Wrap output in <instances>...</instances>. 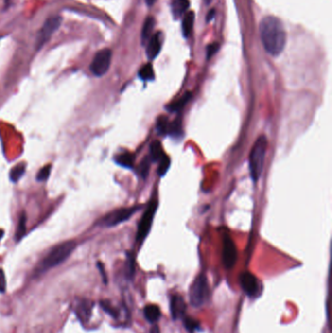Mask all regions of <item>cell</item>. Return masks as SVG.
Segmentation results:
<instances>
[{
  "label": "cell",
  "instance_id": "cell-8",
  "mask_svg": "<svg viewBox=\"0 0 332 333\" xmlns=\"http://www.w3.org/2000/svg\"><path fill=\"white\" fill-rule=\"evenodd\" d=\"M240 283L245 293L250 298H256L261 293V285L257 278L249 272H244L240 276Z\"/></svg>",
  "mask_w": 332,
  "mask_h": 333
},
{
  "label": "cell",
  "instance_id": "cell-35",
  "mask_svg": "<svg viewBox=\"0 0 332 333\" xmlns=\"http://www.w3.org/2000/svg\"><path fill=\"white\" fill-rule=\"evenodd\" d=\"M213 16H214V10H210L207 16V22H210L213 18Z\"/></svg>",
  "mask_w": 332,
  "mask_h": 333
},
{
  "label": "cell",
  "instance_id": "cell-17",
  "mask_svg": "<svg viewBox=\"0 0 332 333\" xmlns=\"http://www.w3.org/2000/svg\"><path fill=\"white\" fill-rule=\"evenodd\" d=\"M194 20H195V15L193 12H188L182 21V34L183 36L188 37L192 32L193 26H194Z\"/></svg>",
  "mask_w": 332,
  "mask_h": 333
},
{
  "label": "cell",
  "instance_id": "cell-5",
  "mask_svg": "<svg viewBox=\"0 0 332 333\" xmlns=\"http://www.w3.org/2000/svg\"><path fill=\"white\" fill-rule=\"evenodd\" d=\"M111 57H112V52L109 49H103L99 51L96 54L90 66V70L92 73L96 76L105 75L109 70V67L111 64Z\"/></svg>",
  "mask_w": 332,
  "mask_h": 333
},
{
  "label": "cell",
  "instance_id": "cell-21",
  "mask_svg": "<svg viewBox=\"0 0 332 333\" xmlns=\"http://www.w3.org/2000/svg\"><path fill=\"white\" fill-rule=\"evenodd\" d=\"M139 75L144 81H149V80L154 79V70H153L152 66L150 64L144 65L140 69V70L139 72Z\"/></svg>",
  "mask_w": 332,
  "mask_h": 333
},
{
  "label": "cell",
  "instance_id": "cell-32",
  "mask_svg": "<svg viewBox=\"0 0 332 333\" xmlns=\"http://www.w3.org/2000/svg\"><path fill=\"white\" fill-rule=\"evenodd\" d=\"M127 267H128V270H127V274L128 276L131 278L133 275H134V272H135V265H134V259L132 257V255H129L128 256V262H127Z\"/></svg>",
  "mask_w": 332,
  "mask_h": 333
},
{
  "label": "cell",
  "instance_id": "cell-29",
  "mask_svg": "<svg viewBox=\"0 0 332 333\" xmlns=\"http://www.w3.org/2000/svg\"><path fill=\"white\" fill-rule=\"evenodd\" d=\"M168 119L164 116H162L159 120H158V124H157V129L159 131L160 134H166L167 133V129H168Z\"/></svg>",
  "mask_w": 332,
  "mask_h": 333
},
{
  "label": "cell",
  "instance_id": "cell-9",
  "mask_svg": "<svg viewBox=\"0 0 332 333\" xmlns=\"http://www.w3.org/2000/svg\"><path fill=\"white\" fill-rule=\"evenodd\" d=\"M62 24V18L60 16H56V17H51L49 18L44 26L42 27L40 33H39V36L37 38V47L41 48L42 45L54 35L55 32H57V30L60 28Z\"/></svg>",
  "mask_w": 332,
  "mask_h": 333
},
{
  "label": "cell",
  "instance_id": "cell-11",
  "mask_svg": "<svg viewBox=\"0 0 332 333\" xmlns=\"http://www.w3.org/2000/svg\"><path fill=\"white\" fill-rule=\"evenodd\" d=\"M170 309H171V314L174 319L183 318L185 315V311H186V303L180 295L175 294L172 296L171 298Z\"/></svg>",
  "mask_w": 332,
  "mask_h": 333
},
{
  "label": "cell",
  "instance_id": "cell-30",
  "mask_svg": "<svg viewBox=\"0 0 332 333\" xmlns=\"http://www.w3.org/2000/svg\"><path fill=\"white\" fill-rule=\"evenodd\" d=\"M219 49V44L218 43H212L208 46L207 48V59H210Z\"/></svg>",
  "mask_w": 332,
  "mask_h": 333
},
{
  "label": "cell",
  "instance_id": "cell-28",
  "mask_svg": "<svg viewBox=\"0 0 332 333\" xmlns=\"http://www.w3.org/2000/svg\"><path fill=\"white\" fill-rule=\"evenodd\" d=\"M51 170H52V167L51 165H46L44 168H42L38 174H37V180L38 181H45L48 179V177L50 176V174H51Z\"/></svg>",
  "mask_w": 332,
  "mask_h": 333
},
{
  "label": "cell",
  "instance_id": "cell-2",
  "mask_svg": "<svg viewBox=\"0 0 332 333\" xmlns=\"http://www.w3.org/2000/svg\"><path fill=\"white\" fill-rule=\"evenodd\" d=\"M75 246L76 243L74 241H68L55 246L39 263L36 269V273H44L47 270H50L66 261L69 258V256L72 253Z\"/></svg>",
  "mask_w": 332,
  "mask_h": 333
},
{
  "label": "cell",
  "instance_id": "cell-25",
  "mask_svg": "<svg viewBox=\"0 0 332 333\" xmlns=\"http://www.w3.org/2000/svg\"><path fill=\"white\" fill-rule=\"evenodd\" d=\"M78 312H79V314H78L79 317H83L84 319L88 320L90 315H91V304H89L87 302L80 304V306H78L77 313Z\"/></svg>",
  "mask_w": 332,
  "mask_h": 333
},
{
  "label": "cell",
  "instance_id": "cell-20",
  "mask_svg": "<svg viewBox=\"0 0 332 333\" xmlns=\"http://www.w3.org/2000/svg\"><path fill=\"white\" fill-rule=\"evenodd\" d=\"M164 152L162 150V145L159 141H155L150 147V158L153 162H158L164 157Z\"/></svg>",
  "mask_w": 332,
  "mask_h": 333
},
{
  "label": "cell",
  "instance_id": "cell-33",
  "mask_svg": "<svg viewBox=\"0 0 332 333\" xmlns=\"http://www.w3.org/2000/svg\"><path fill=\"white\" fill-rule=\"evenodd\" d=\"M148 169H149V161H148V159H145L142 163H141V165H140V174H141V175L144 177L146 175H147V173H148Z\"/></svg>",
  "mask_w": 332,
  "mask_h": 333
},
{
  "label": "cell",
  "instance_id": "cell-3",
  "mask_svg": "<svg viewBox=\"0 0 332 333\" xmlns=\"http://www.w3.org/2000/svg\"><path fill=\"white\" fill-rule=\"evenodd\" d=\"M268 141L266 137L261 136L255 141L249 155V172L252 180L257 181L263 172V166L267 151Z\"/></svg>",
  "mask_w": 332,
  "mask_h": 333
},
{
  "label": "cell",
  "instance_id": "cell-10",
  "mask_svg": "<svg viewBox=\"0 0 332 333\" xmlns=\"http://www.w3.org/2000/svg\"><path fill=\"white\" fill-rule=\"evenodd\" d=\"M223 263L227 269H231L237 262L238 251L233 242L232 238L229 235H226L223 240V253H222Z\"/></svg>",
  "mask_w": 332,
  "mask_h": 333
},
{
  "label": "cell",
  "instance_id": "cell-4",
  "mask_svg": "<svg viewBox=\"0 0 332 333\" xmlns=\"http://www.w3.org/2000/svg\"><path fill=\"white\" fill-rule=\"evenodd\" d=\"M210 297V287L208 279L205 275H199L191 284L189 291V299L194 307L203 306Z\"/></svg>",
  "mask_w": 332,
  "mask_h": 333
},
{
  "label": "cell",
  "instance_id": "cell-18",
  "mask_svg": "<svg viewBox=\"0 0 332 333\" xmlns=\"http://www.w3.org/2000/svg\"><path fill=\"white\" fill-rule=\"evenodd\" d=\"M191 98H192L191 93H186L184 96H182V98H180V99L177 100L176 102L173 103V104L168 107V109H169L171 112H178V111H180V110L186 105V104L191 100Z\"/></svg>",
  "mask_w": 332,
  "mask_h": 333
},
{
  "label": "cell",
  "instance_id": "cell-6",
  "mask_svg": "<svg viewBox=\"0 0 332 333\" xmlns=\"http://www.w3.org/2000/svg\"><path fill=\"white\" fill-rule=\"evenodd\" d=\"M157 207H158L157 201H152L148 205L144 214L142 215V217L140 219V222L139 224L138 233H137V240L139 242L143 241L146 238V236L148 235V233L150 232V229H151V226H152V222H153V218H154Z\"/></svg>",
  "mask_w": 332,
  "mask_h": 333
},
{
  "label": "cell",
  "instance_id": "cell-37",
  "mask_svg": "<svg viewBox=\"0 0 332 333\" xmlns=\"http://www.w3.org/2000/svg\"><path fill=\"white\" fill-rule=\"evenodd\" d=\"M3 235H4V232H3V230H1V229H0V240H1V239H2Z\"/></svg>",
  "mask_w": 332,
  "mask_h": 333
},
{
  "label": "cell",
  "instance_id": "cell-12",
  "mask_svg": "<svg viewBox=\"0 0 332 333\" xmlns=\"http://www.w3.org/2000/svg\"><path fill=\"white\" fill-rule=\"evenodd\" d=\"M162 37H163V35L161 33H156L148 40L146 53L149 60H154L159 55L162 48V40H163Z\"/></svg>",
  "mask_w": 332,
  "mask_h": 333
},
{
  "label": "cell",
  "instance_id": "cell-31",
  "mask_svg": "<svg viewBox=\"0 0 332 333\" xmlns=\"http://www.w3.org/2000/svg\"><path fill=\"white\" fill-rule=\"evenodd\" d=\"M6 290V277L4 271L0 269V292L3 293Z\"/></svg>",
  "mask_w": 332,
  "mask_h": 333
},
{
  "label": "cell",
  "instance_id": "cell-19",
  "mask_svg": "<svg viewBox=\"0 0 332 333\" xmlns=\"http://www.w3.org/2000/svg\"><path fill=\"white\" fill-rule=\"evenodd\" d=\"M169 134L171 137L173 138H178L181 137L182 135V127H181V122L177 119L174 122H169L168 125V129H167V133Z\"/></svg>",
  "mask_w": 332,
  "mask_h": 333
},
{
  "label": "cell",
  "instance_id": "cell-16",
  "mask_svg": "<svg viewBox=\"0 0 332 333\" xmlns=\"http://www.w3.org/2000/svg\"><path fill=\"white\" fill-rule=\"evenodd\" d=\"M115 161L121 167L131 169V168H133L134 163H135V156L132 153L125 152V153H122V154H119L118 156H116Z\"/></svg>",
  "mask_w": 332,
  "mask_h": 333
},
{
  "label": "cell",
  "instance_id": "cell-14",
  "mask_svg": "<svg viewBox=\"0 0 332 333\" xmlns=\"http://www.w3.org/2000/svg\"><path fill=\"white\" fill-rule=\"evenodd\" d=\"M155 27V19L153 17H148L144 21L142 31H141V41L142 44L147 42L152 36V33Z\"/></svg>",
  "mask_w": 332,
  "mask_h": 333
},
{
  "label": "cell",
  "instance_id": "cell-23",
  "mask_svg": "<svg viewBox=\"0 0 332 333\" xmlns=\"http://www.w3.org/2000/svg\"><path fill=\"white\" fill-rule=\"evenodd\" d=\"M27 231V215L25 212H23V214L20 217L19 220V224L17 227V232H16V240L20 241L24 235L26 234Z\"/></svg>",
  "mask_w": 332,
  "mask_h": 333
},
{
  "label": "cell",
  "instance_id": "cell-22",
  "mask_svg": "<svg viewBox=\"0 0 332 333\" xmlns=\"http://www.w3.org/2000/svg\"><path fill=\"white\" fill-rule=\"evenodd\" d=\"M26 172V167L24 164L16 165L10 172V179L13 182H17L20 180V178L24 175Z\"/></svg>",
  "mask_w": 332,
  "mask_h": 333
},
{
  "label": "cell",
  "instance_id": "cell-7",
  "mask_svg": "<svg viewBox=\"0 0 332 333\" xmlns=\"http://www.w3.org/2000/svg\"><path fill=\"white\" fill-rule=\"evenodd\" d=\"M140 210V207H133V208H124L116 210L112 212H109L105 215L102 220L101 224L106 227L116 226L126 220H128L137 210Z\"/></svg>",
  "mask_w": 332,
  "mask_h": 333
},
{
  "label": "cell",
  "instance_id": "cell-15",
  "mask_svg": "<svg viewBox=\"0 0 332 333\" xmlns=\"http://www.w3.org/2000/svg\"><path fill=\"white\" fill-rule=\"evenodd\" d=\"M144 316L147 321L156 322L161 316V311L157 305H147L143 310Z\"/></svg>",
  "mask_w": 332,
  "mask_h": 333
},
{
  "label": "cell",
  "instance_id": "cell-34",
  "mask_svg": "<svg viewBox=\"0 0 332 333\" xmlns=\"http://www.w3.org/2000/svg\"><path fill=\"white\" fill-rule=\"evenodd\" d=\"M98 268L101 272V275L103 277V280H104V282L105 283H107V277H106V274H105V267L103 265L102 262H98Z\"/></svg>",
  "mask_w": 332,
  "mask_h": 333
},
{
  "label": "cell",
  "instance_id": "cell-27",
  "mask_svg": "<svg viewBox=\"0 0 332 333\" xmlns=\"http://www.w3.org/2000/svg\"><path fill=\"white\" fill-rule=\"evenodd\" d=\"M170 168V159L164 155V157L160 160V167L158 170V174L160 176H164L166 175V173L168 172Z\"/></svg>",
  "mask_w": 332,
  "mask_h": 333
},
{
  "label": "cell",
  "instance_id": "cell-24",
  "mask_svg": "<svg viewBox=\"0 0 332 333\" xmlns=\"http://www.w3.org/2000/svg\"><path fill=\"white\" fill-rule=\"evenodd\" d=\"M101 307L105 310V313H107L109 315H111L114 318H117L119 315L118 310L107 300H102L101 301Z\"/></svg>",
  "mask_w": 332,
  "mask_h": 333
},
{
  "label": "cell",
  "instance_id": "cell-1",
  "mask_svg": "<svg viewBox=\"0 0 332 333\" xmlns=\"http://www.w3.org/2000/svg\"><path fill=\"white\" fill-rule=\"evenodd\" d=\"M259 31L265 50L272 56L280 55L286 43V34L281 21L274 16H267L261 20Z\"/></svg>",
  "mask_w": 332,
  "mask_h": 333
},
{
  "label": "cell",
  "instance_id": "cell-36",
  "mask_svg": "<svg viewBox=\"0 0 332 333\" xmlns=\"http://www.w3.org/2000/svg\"><path fill=\"white\" fill-rule=\"evenodd\" d=\"M145 1H146L147 5L151 6V5H153V4L156 2V0H145Z\"/></svg>",
  "mask_w": 332,
  "mask_h": 333
},
{
  "label": "cell",
  "instance_id": "cell-26",
  "mask_svg": "<svg viewBox=\"0 0 332 333\" xmlns=\"http://www.w3.org/2000/svg\"><path fill=\"white\" fill-rule=\"evenodd\" d=\"M183 323H184V327H185V328L187 329V331H189L190 333H193L194 331H196V330L199 329V327H200V322H199L198 320L192 318V317H189V316H187V317L184 318Z\"/></svg>",
  "mask_w": 332,
  "mask_h": 333
},
{
  "label": "cell",
  "instance_id": "cell-13",
  "mask_svg": "<svg viewBox=\"0 0 332 333\" xmlns=\"http://www.w3.org/2000/svg\"><path fill=\"white\" fill-rule=\"evenodd\" d=\"M189 5L190 3L188 0H172L171 8L175 19H178L182 15H184V13L189 8Z\"/></svg>",
  "mask_w": 332,
  "mask_h": 333
}]
</instances>
